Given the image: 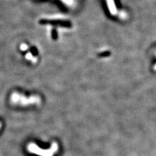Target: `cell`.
Segmentation results:
<instances>
[{
	"mask_svg": "<svg viewBox=\"0 0 156 156\" xmlns=\"http://www.w3.org/2000/svg\"><path fill=\"white\" fill-rule=\"evenodd\" d=\"M11 101L12 103L20 106H28L31 105H38L41 102V99L37 95L31 96H25L18 93H13L11 96Z\"/></svg>",
	"mask_w": 156,
	"mask_h": 156,
	"instance_id": "1",
	"label": "cell"
},
{
	"mask_svg": "<svg viewBox=\"0 0 156 156\" xmlns=\"http://www.w3.org/2000/svg\"><path fill=\"white\" fill-rule=\"evenodd\" d=\"M58 150V144L55 142L51 145L50 148L49 149L41 148L34 143H29L28 146V150L30 153L36 154L39 156H54L55 154L57 152Z\"/></svg>",
	"mask_w": 156,
	"mask_h": 156,
	"instance_id": "2",
	"label": "cell"
},
{
	"mask_svg": "<svg viewBox=\"0 0 156 156\" xmlns=\"http://www.w3.org/2000/svg\"><path fill=\"white\" fill-rule=\"evenodd\" d=\"M2 126V122H0V129H1Z\"/></svg>",
	"mask_w": 156,
	"mask_h": 156,
	"instance_id": "3",
	"label": "cell"
}]
</instances>
